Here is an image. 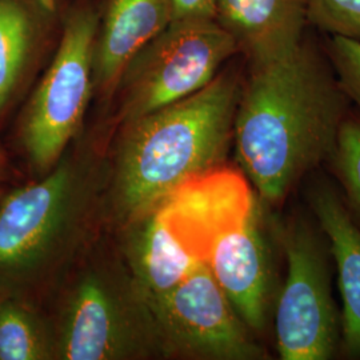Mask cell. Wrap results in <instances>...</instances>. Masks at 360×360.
<instances>
[{"instance_id": "10", "label": "cell", "mask_w": 360, "mask_h": 360, "mask_svg": "<svg viewBox=\"0 0 360 360\" xmlns=\"http://www.w3.org/2000/svg\"><path fill=\"white\" fill-rule=\"evenodd\" d=\"M322 168L303 183L306 206L326 233L342 299L338 356L360 360V229L352 220L331 175Z\"/></svg>"}, {"instance_id": "21", "label": "cell", "mask_w": 360, "mask_h": 360, "mask_svg": "<svg viewBox=\"0 0 360 360\" xmlns=\"http://www.w3.org/2000/svg\"><path fill=\"white\" fill-rule=\"evenodd\" d=\"M1 163H3V154H1V150H0V166H1Z\"/></svg>"}, {"instance_id": "3", "label": "cell", "mask_w": 360, "mask_h": 360, "mask_svg": "<svg viewBox=\"0 0 360 360\" xmlns=\"http://www.w3.org/2000/svg\"><path fill=\"white\" fill-rule=\"evenodd\" d=\"M193 255L211 271L243 322L259 336L271 322L274 264L264 229L267 208L242 171L218 168L165 200Z\"/></svg>"}, {"instance_id": "4", "label": "cell", "mask_w": 360, "mask_h": 360, "mask_svg": "<svg viewBox=\"0 0 360 360\" xmlns=\"http://www.w3.org/2000/svg\"><path fill=\"white\" fill-rule=\"evenodd\" d=\"M272 232L285 259V278L272 307L276 354L282 360H331L340 345L335 264L326 233L307 206L275 219Z\"/></svg>"}, {"instance_id": "5", "label": "cell", "mask_w": 360, "mask_h": 360, "mask_svg": "<svg viewBox=\"0 0 360 360\" xmlns=\"http://www.w3.org/2000/svg\"><path fill=\"white\" fill-rule=\"evenodd\" d=\"M91 169L70 158L0 203V285L49 270L80 236L94 198Z\"/></svg>"}, {"instance_id": "7", "label": "cell", "mask_w": 360, "mask_h": 360, "mask_svg": "<svg viewBox=\"0 0 360 360\" xmlns=\"http://www.w3.org/2000/svg\"><path fill=\"white\" fill-rule=\"evenodd\" d=\"M99 15L82 7L70 15L50 68L34 92L20 126L31 166L49 172L82 126L94 91V50Z\"/></svg>"}, {"instance_id": "17", "label": "cell", "mask_w": 360, "mask_h": 360, "mask_svg": "<svg viewBox=\"0 0 360 360\" xmlns=\"http://www.w3.org/2000/svg\"><path fill=\"white\" fill-rule=\"evenodd\" d=\"M307 25L326 37L360 41V0H307Z\"/></svg>"}, {"instance_id": "8", "label": "cell", "mask_w": 360, "mask_h": 360, "mask_svg": "<svg viewBox=\"0 0 360 360\" xmlns=\"http://www.w3.org/2000/svg\"><path fill=\"white\" fill-rule=\"evenodd\" d=\"M163 354L154 318L129 279L86 274L65 304L55 359L129 360Z\"/></svg>"}, {"instance_id": "13", "label": "cell", "mask_w": 360, "mask_h": 360, "mask_svg": "<svg viewBox=\"0 0 360 360\" xmlns=\"http://www.w3.org/2000/svg\"><path fill=\"white\" fill-rule=\"evenodd\" d=\"M171 23L169 0H108L94 50V89L114 96L134 55Z\"/></svg>"}, {"instance_id": "16", "label": "cell", "mask_w": 360, "mask_h": 360, "mask_svg": "<svg viewBox=\"0 0 360 360\" xmlns=\"http://www.w3.org/2000/svg\"><path fill=\"white\" fill-rule=\"evenodd\" d=\"M349 215L360 229V115L351 108L339 132L334 156L326 167Z\"/></svg>"}, {"instance_id": "18", "label": "cell", "mask_w": 360, "mask_h": 360, "mask_svg": "<svg viewBox=\"0 0 360 360\" xmlns=\"http://www.w3.org/2000/svg\"><path fill=\"white\" fill-rule=\"evenodd\" d=\"M323 44L342 90L360 115V41L326 37Z\"/></svg>"}, {"instance_id": "2", "label": "cell", "mask_w": 360, "mask_h": 360, "mask_svg": "<svg viewBox=\"0 0 360 360\" xmlns=\"http://www.w3.org/2000/svg\"><path fill=\"white\" fill-rule=\"evenodd\" d=\"M233 59L202 90L123 123L110 190L122 223L226 166L245 77Z\"/></svg>"}, {"instance_id": "19", "label": "cell", "mask_w": 360, "mask_h": 360, "mask_svg": "<svg viewBox=\"0 0 360 360\" xmlns=\"http://www.w3.org/2000/svg\"><path fill=\"white\" fill-rule=\"evenodd\" d=\"M171 22L214 19L217 13V0H169Z\"/></svg>"}, {"instance_id": "20", "label": "cell", "mask_w": 360, "mask_h": 360, "mask_svg": "<svg viewBox=\"0 0 360 360\" xmlns=\"http://www.w3.org/2000/svg\"><path fill=\"white\" fill-rule=\"evenodd\" d=\"M40 3H41V6H43L46 10H49V11H51L52 8H53V6H55V0H40Z\"/></svg>"}, {"instance_id": "12", "label": "cell", "mask_w": 360, "mask_h": 360, "mask_svg": "<svg viewBox=\"0 0 360 360\" xmlns=\"http://www.w3.org/2000/svg\"><path fill=\"white\" fill-rule=\"evenodd\" d=\"M215 20L245 60L284 56L309 31L307 0H217Z\"/></svg>"}, {"instance_id": "6", "label": "cell", "mask_w": 360, "mask_h": 360, "mask_svg": "<svg viewBox=\"0 0 360 360\" xmlns=\"http://www.w3.org/2000/svg\"><path fill=\"white\" fill-rule=\"evenodd\" d=\"M236 40L214 19L171 22L136 52L114 95L127 123L202 90L235 56Z\"/></svg>"}, {"instance_id": "15", "label": "cell", "mask_w": 360, "mask_h": 360, "mask_svg": "<svg viewBox=\"0 0 360 360\" xmlns=\"http://www.w3.org/2000/svg\"><path fill=\"white\" fill-rule=\"evenodd\" d=\"M55 359V336L16 300L0 303V360Z\"/></svg>"}, {"instance_id": "1", "label": "cell", "mask_w": 360, "mask_h": 360, "mask_svg": "<svg viewBox=\"0 0 360 360\" xmlns=\"http://www.w3.org/2000/svg\"><path fill=\"white\" fill-rule=\"evenodd\" d=\"M351 108L323 39L311 30L284 56L245 59L233 150L264 206L282 210L312 174L328 166Z\"/></svg>"}, {"instance_id": "9", "label": "cell", "mask_w": 360, "mask_h": 360, "mask_svg": "<svg viewBox=\"0 0 360 360\" xmlns=\"http://www.w3.org/2000/svg\"><path fill=\"white\" fill-rule=\"evenodd\" d=\"M147 306L163 354L199 360L271 358L203 262L167 295Z\"/></svg>"}, {"instance_id": "11", "label": "cell", "mask_w": 360, "mask_h": 360, "mask_svg": "<svg viewBox=\"0 0 360 360\" xmlns=\"http://www.w3.org/2000/svg\"><path fill=\"white\" fill-rule=\"evenodd\" d=\"M129 279L146 303L167 295L200 263L180 238L165 200L126 223Z\"/></svg>"}, {"instance_id": "14", "label": "cell", "mask_w": 360, "mask_h": 360, "mask_svg": "<svg viewBox=\"0 0 360 360\" xmlns=\"http://www.w3.org/2000/svg\"><path fill=\"white\" fill-rule=\"evenodd\" d=\"M35 32V19L25 0H0V112L25 74Z\"/></svg>"}]
</instances>
